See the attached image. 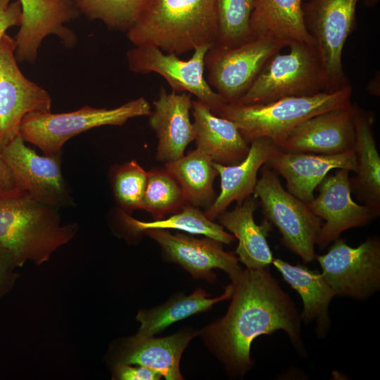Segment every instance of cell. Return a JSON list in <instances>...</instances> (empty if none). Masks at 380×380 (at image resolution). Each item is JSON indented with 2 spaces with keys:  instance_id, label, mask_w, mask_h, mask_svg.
<instances>
[{
  "instance_id": "4316f807",
  "label": "cell",
  "mask_w": 380,
  "mask_h": 380,
  "mask_svg": "<svg viewBox=\"0 0 380 380\" xmlns=\"http://www.w3.org/2000/svg\"><path fill=\"white\" fill-rule=\"evenodd\" d=\"M164 168L179 184L187 204L205 210L212 205L217 197L213 183L218 172L205 153L196 148L165 163Z\"/></svg>"
},
{
  "instance_id": "2e32d148",
  "label": "cell",
  "mask_w": 380,
  "mask_h": 380,
  "mask_svg": "<svg viewBox=\"0 0 380 380\" xmlns=\"http://www.w3.org/2000/svg\"><path fill=\"white\" fill-rule=\"evenodd\" d=\"M155 240L167 257L179 264L194 278L212 281L218 268L227 273L232 283L239 277L242 270L239 259L232 252L223 250L222 243L209 237L196 239L177 233L173 235L165 229H148L144 232Z\"/></svg>"
},
{
  "instance_id": "277c9868",
  "label": "cell",
  "mask_w": 380,
  "mask_h": 380,
  "mask_svg": "<svg viewBox=\"0 0 380 380\" xmlns=\"http://www.w3.org/2000/svg\"><path fill=\"white\" fill-rule=\"evenodd\" d=\"M350 84L333 92L288 96L266 103L225 104L217 115L232 121L248 143L260 137L278 146L300 122L317 114L352 104Z\"/></svg>"
},
{
  "instance_id": "3957f363",
  "label": "cell",
  "mask_w": 380,
  "mask_h": 380,
  "mask_svg": "<svg viewBox=\"0 0 380 380\" xmlns=\"http://www.w3.org/2000/svg\"><path fill=\"white\" fill-rule=\"evenodd\" d=\"M77 232L76 224L61 222L58 208L18 189L0 198V248L18 267L28 260L37 265L47 262Z\"/></svg>"
},
{
  "instance_id": "ac0fdd59",
  "label": "cell",
  "mask_w": 380,
  "mask_h": 380,
  "mask_svg": "<svg viewBox=\"0 0 380 380\" xmlns=\"http://www.w3.org/2000/svg\"><path fill=\"white\" fill-rule=\"evenodd\" d=\"M192 101L191 94L167 93L160 87L148 116L149 126L158 139L156 157L158 161L167 163L181 158L187 146L194 141L190 119Z\"/></svg>"
},
{
  "instance_id": "6da1fadb",
  "label": "cell",
  "mask_w": 380,
  "mask_h": 380,
  "mask_svg": "<svg viewBox=\"0 0 380 380\" xmlns=\"http://www.w3.org/2000/svg\"><path fill=\"white\" fill-rule=\"evenodd\" d=\"M232 284V302L227 313L203 333L231 371L245 373L253 365L250 350L253 340L277 330L284 331L297 348L303 350L300 317L268 267L242 270Z\"/></svg>"
},
{
  "instance_id": "d590c367",
  "label": "cell",
  "mask_w": 380,
  "mask_h": 380,
  "mask_svg": "<svg viewBox=\"0 0 380 380\" xmlns=\"http://www.w3.org/2000/svg\"><path fill=\"white\" fill-rule=\"evenodd\" d=\"M114 378L120 380H156L161 376L155 371L139 365L132 367L130 365L118 364L114 368Z\"/></svg>"
},
{
  "instance_id": "1f68e13d",
  "label": "cell",
  "mask_w": 380,
  "mask_h": 380,
  "mask_svg": "<svg viewBox=\"0 0 380 380\" xmlns=\"http://www.w3.org/2000/svg\"><path fill=\"white\" fill-rule=\"evenodd\" d=\"M89 20H100L109 29L127 32L135 23L148 0H75Z\"/></svg>"
},
{
  "instance_id": "d4e9b609",
  "label": "cell",
  "mask_w": 380,
  "mask_h": 380,
  "mask_svg": "<svg viewBox=\"0 0 380 380\" xmlns=\"http://www.w3.org/2000/svg\"><path fill=\"white\" fill-rule=\"evenodd\" d=\"M254 37L315 44L304 20L303 0H255L251 18Z\"/></svg>"
},
{
  "instance_id": "9c48e42d",
  "label": "cell",
  "mask_w": 380,
  "mask_h": 380,
  "mask_svg": "<svg viewBox=\"0 0 380 380\" xmlns=\"http://www.w3.org/2000/svg\"><path fill=\"white\" fill-rule=\"evenodd\" d=\"M288 46L284 41L255 37L232 48L211 47L205 58L207 81L226 103H235L252 86L269 60Z\"/></svg>"
},
{
  "instance_id": "83f0119b",
  "label": "cell",
  "mask_w": 380,
  "mask_h": 380,
  "mask_svg": "<svg viewBox=\"0 0 380 380\" xmlns=\"http://www.w3.org/2000/svg\"><path fill=\"white\" fill-rule=\"evenodd\" d=\"M233 289L232 283L226 286L222 296L210 298L209 294L198 288L190 296L180 295L154 309L140 310L137 319L140 322L141 327L137 335L153 336L177 321L209 310L215 303L230 298Z\"/></svg>"
},
{
  "instance_id": "f35d334b",
  "label": "cell",
  "mask_w": 380,
  "mask_h": 380,
  "mask_svg": "<svg viewBox=\"0 0 380 380\" xmlns=\"http://www.w3.org/2000/svg\"><path fill=\"white\" fill-rule=\"evenodd\" d=\"M364 4L368 7H373L378 4L379 0H362Z\"/></svg>"
},
{
  "instance_id": "7c38bea8",
  "label": "cell",
  "mask_w": 380,
  "mask_h": 380,
  "mask_svg": "<svg viewBox=\"0 0 380 380\" xmlns=\"http://www.w3.org/2000/svg\"><path fill=\"white\" fill-rule=\"evenodd\" d=\"M336 295L365 299L380 288V241L370 237L357 247L337 239L327 253L315 255Z\"/></svg>"
},
{
  "instance_id": "5bb4252c",
  "label": "cell",
  "mask_w": 380,
  "mask_h": 380,
  "mask_svg": "<svg viewBox=\"0 0 380 380\" xmlns=\"http://www.w3.org/2000/svg\"><path fill=\"white\" fill-rule=\"evenodd\" d=\"M318 187L319 194L307 205L324 221L316 241L319 248H324L343 232L365 225L379 215V209L353 200L348 170L337 169L334 174L327 175Z\"/></svg>"
},
{
  "instance_id": "30bf717a",
  "label": "cell",
  "mask_w": 380,
  "mask_h": 380,
  "mask_svg": "<svg viewBox=\"0 0 380 380\" xmlns=\"http://www.w3.org/2000/svg\"><path fill=\"white\" fill-rule=\"evenodd\" d=\"M212 46L203 45L194 50L184 61L172 53H165L154 46H134L127 52L129 68L136 73L155 72L165 79L172 91L195 96L215 115L227 104L204 77L205 58Z\"/></svg>"
},
{
  "instance_id": "8fae6325",
  "label": "cell",
  "mask_w": 380,
  "mask_h": 380,
  "mask_svg": "<svg viewBox=\"0 0 380 380\" xmlns=\"http://www.w3.org/2000/svg\"><path fill=\"white\" fill-rule=\"evenodd\" d=\"M15 39L6 32L0 39V151L20 135L25 116L51 111V97L20 71Z\"/></svg>"
},
{
  "instance_id": "ba28073f",
  "label": "cell",
  "mask_w": 380,
  "mask_h": 380,
  "mask_svg": "<svg viewBox=\"0 0 380 380\" xmlns=\"http://www.w3.org/2000/svg\"><path fill=\"white\" fill-rule=\"evenodd\" d=\"M359 0H309L303 4L306 27L315 41L324 72L327 92L349 85L342 54L355 26Z\"/></svg>"
},
{
  "instance_id": "4dcf8cb0",
  "label": "cell",
  "mask_w": 380,
  "mask_h": 380,
  "mask_svg": "<svg viewBox=\"0 0 380 380\" xmlns=\"http://www.w3.org/2000/svg\"><path fill=\"white\" fill-rule=\"evenodd\" d=\"M187 204L175 179L163 167L148 171L142 209L155 220L179 210Z\"/></svg>"
},
{
  "instance_id": "d6986e66",
  "label": "cell",
  "mask_w": 380,
  "mask_h": 380,
  "mask_svg": "<svg viewBox=\"0 0 380 380\" xmlns=\"http://www.w3.org/2000/svg\"><path fill=\"white\" fill-rule=\"evenodd\" d=\"M279 151L270 139L260 137L250 142L248 154L240 163L225 165L213 162L220 177V193L205 210L206 217L213 220L234 201L241 203L251 196L259 170Z\"/></svg>"
},
{
  "instance_id": "f1b7e54d",
  "label": "cell",
  "mask_w": 380,
  "mask_h": 380,
  "mask_svg": "<svg viewBox=\"0 0 380 380\" xmlns=\"http://www.w3.org/2000/svg\"><path fill=\"white\" fill-rule=\"evenodd\" d=\"M120 213L125 225L134 234L144 233L152 229H172L192 234L204 235L225 244H230L234 241V236L224 231L222 225L213 222L198 208L189 204L184 205L167 218L151 222L137 220L129 214L122 211Z\"/></svg>"
},
{
  "instance_id": "8992f818",
  "label": "cell",
  "mask_w": 380,
  "mask_h": 380,
  "mask_svg": "<svg viewBox=\"0 0 380 380\" xmlns=\"http://www.w3.org/2000/svg\"><path fill=\"white\" fill-rule=\"evenodd\" d=\"M289 51L278 52L235 104L266 103L288 96L314 95L327 92L322 64L315 44L291 42Z\"/></svg>"
},
{
  "instance_id": "ffe728a7",
  "label": "cell",
  "mask_w": 380,
  "mask_h": 380,
  "mask_svg": "<svg viewBox=\"0 0 380 380\" xmlns=\"http://www.w3.org/2000/svg\"><path fill=\"white\" fill-rule=\"evenodd\" d=\"M191 110L196 148L222 165H235L245 158L250 145L232 121L214 114L198 100L192 101Z\"/></svg>"
},
{
  "instance_id": "7a4b0ae2",
  "label": "cell",
  "mask_w": 380,
  "mask_h": 380,
  "mask_svg": "<svg viewBox=\"0 0 380 380\" xmlns=\"http://www.w3.org/2000/svg\"><path fill=\"white\" fill-rule=\"evenodd\" d=\"M134 46H154L181 55L213 46L217 38L215 0H148L126 32Z\"/></svg>"
},
{
  "instance_id": "7402d4cb",
  "label": "cell",
  "mask_w": 380,
  "mask_h": 380,
  "mask_svg": "<svg viewBox=\"0 0 380 380\" xmlns=\"http://www.w3.org/2000/svg\"><path fill=\"white\" fill-rule=\"evenodd\" d=\"M184 331L164 338L135 335L127 339L118 355V364L148 367L167 380H180L179 361L182 354L195 336Z\"/></svg>"
},
{
  "instance_id": "d6a6232c",
  "label": "cell",
  "mask_w": 380,
  "mask_h": 380,
  "mask_svg": "<svg viewBox=\"0 0 380 380\" xmlns=\"http://www.w3.org/2000/svg\"><path fill=\"white\" fill-rule=\"evenodd\" d=\"M147 175L148 171L134 160L112 168L113 192L121 211L129 214L134 210L142 209Z\"/></svg>"
},
{
  "instance_id": "8d00e7d4",
  "label": "cell",
  "mask_w": 380,
  "mask_h": 380,
  "mask_svg": "<svg viewBox=\"0 0 380 380\" xmlns=\"http://www.w3.org/2000/svg\"><path fill=\"white\" fill-rule=\"evenodd\" d=\"M18 190L11 172L0 151V198Z\"/></svg>"
},
{
  "instance_id": "52a82bcc",
  "label": "cell",
  "mask_w": 380,
  "mask_h": 380,
  "mask_svg": "<svg viewBox=\"0 0 380 380\" xmlns=\"http://www.w3.org/2000/svg\"><path fill=\"white\" fill-rule=\"evenodd\" d=\"M253 194L259 198L264 215L277 227L282 243L305 262L315 259V245L323 221L307 203L281 185L279 175L265 164L260 168Z\"/></svg>"
},
{
  "instance_id": "9a60e30c",
  "label": "cell",
  "mask_w": 380,
  "mask_h": 380,
  "mask_svg": "<svg viewBox=\"0 0 380 380\" xmlns=\"http://www.w3.org/2000/svg\"><path fill=\"white\" fill-rule=\"evenodd\" d=\"M355 104L326 111L300 122L279 145L280 151L323 155L354 148Z\"/></svg>"
},
{
  "instance_id": "484cf974",
  "label": "cell",
  "mask_w": 380,
  "mask_h": 380,
  "mask_svg": "<svg viewBox=\"0 0 380 380\" xmlns=\"http://www.w3.org/2000/svg\"><path fill=\"white\" fill-rule=\"evenodd\" d=\"M374 115L355 104L356 176L350 179L351 189L365 204L380 210V157L373 125Z\"/></svg>"
},
{
  "instance_id": "44dd1931",
  "label": "cell",
  "mask_w": 380,
  "mask_h": 380,
  "mask_svg": "<svg viewBox=\"0 0 380 380\" xmlns=\"http://www.w3.org/2000/svg\"><path fill=\"white\" fill-rule=\"evenodd\" d=\"M258 205L257 198L249 196L232 210H225L216 217L220 225L238 239L235 254L239 261L251 270L268 267L273 260L267 241L272 224L265 220L259 225L254 220L253 215Z\"/></svg>"
},
{
  "instance_id": "4fadbf2b",
  "label": "cell",
  "mask_w": 380,
  "mask_h": 380,
  "mask_svg": "<svg viewBox=\"0 0 380 380\" xmlns=\"http://www.w3.org/2000/svg\"><path fill=\"white\" fill-rule=\"evenodd\" d=\"M1 151L19 191L57 208L72 205L70 190L61 171V152L39 156L25 144L20 135Z\"/></svg>"
},
{
  "instance_id": "e575fe53",
  "label": "cell",
  "mask_w": 380,
  "mask_h": 380,
  "mask_svg": "<svg viewBox=\"0 0 380 380\" xmlns=\"http://www.w3.org/2000/svg\"><path fill=\"white\" fill-rule=\"evenodd\" d=\"M22 7L19 0H0V39L6 30L20 26L22 22Z\"/></svg>"
},
{
  "instance_id": "cb8c5ba5",
  "label": "cell",
  "mask_w": 380,
  "mask_h": 380,
  "mask_svg": "<svg viewBox=\"0 0 380 380\" xmlns=\"http://www.w3.org/2000/svg\"><path fill=\"white\" fill-rule=\"evenodd\" d=\"M272 263L284 280L300 294L303 306L301 320L306 323L315 321L317 334L320 338L325 336L330 327L329 306L336 293L323 274L305 265H293L279 258H273Z\"/></svg>"
},
{
  "instance_id": "603a6c76",
  "label": "cell",
  "mask_w": 380,
  "mask_h": 380,
  "mask_svg": "<svg viewBox=\"0 0 380 380\" xmlns=\"http://www.w3.org/2000/svg\"><path fill=\"white\" fill-rule=\"evenodd\" d=\"M22 7V22L16 34L18 45L28 51L39 48L43 39L50 34L64 39L69 29L64 24L77 16L72 0H19Z\"/></svg>"
},
{
  "instance_id": "74e56055",
  "label": "cell",
  "mask_w": 380,
  "mask_h": 380,
  "mask_svg": "<svg viewBox=\"0 0 380 380\" xmlns=\"http://www.w3.org/2000/svg\"><path fill=\"white\" fill-rule=\"evenodd\" d=\"M367 91L369 94L374 95L376 96H379V74L377 72L376 75L374 76V77L372 79V80L370 82L367 87Z\"/></svg>"
},
{
  "instance_id": "5b68a950",
  "label": "cell",
  "mask_w": 380,
  "mask_h": 380,
  "mask_svg": "<svg viewBox=\"0 0 380 380\" xmlns=\"http://www.w3.org/2000/svg\"><path fill=\"white\" fill-rule=\"evenodd\" d=\"M151 111L149 102L139 97L110 109L85 106L68 113H32L23 118L20 135L44 155L53 156L61 152L69 139L85 131L105 125L122 126L129 119L149 116Z\"/></svg>"
},
{
  "instance_id": "f546056e",
  "label": "cell",
  "mask_w": 380,
  "mask_h": 380,
  "mask_svg": "<svg viewBox=\"0 0 380 380\" xmlns=\"http://www.w3.org/2000/svg\"><path fill=\"white\" fill-rule=\"evenodd\" d=\"M255 0H215L217 38L212 47L228 49L255 37L251 18Z\"/></svg>"
},
{
  "instance_id": "e0dca14e",
  "label": "cell",
  "mask_w": 380,
  "mask_h": 380,
  "mask_svg": "<svg viewBox=\"0 0 380 380\" xmlns=\"http://www.w3.org/2000/svg\"><path fill=\"white\" fill-rule=\"evenodd\" d=\"M265 165L284 177L289 192L306 203L331 170L357 171L354 148L334 155L279 151Z\"/></svg>"
},
{
  "instance_id": "836d02e7",
  "label": "cell",
  "mask_w": 380,
  "mask_h": 380,
  "mask_svg": "<svg viewBox=\"0 0 380 380\" xmlns=\"http://www.w3.org/2000/svg\"><path fill=\"white\" fill-rule=\"evenodd\" d=\"M17 267L11 255L0 248V300L13 288L18 277Z\"/></svg>"
}]
</instances>
